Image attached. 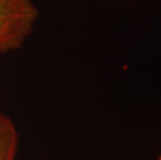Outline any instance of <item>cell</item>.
Returning <instances> with one entry per match:
<instances>
[{"label": "cell", "mask_w": 161, "mask_h": 160, "mask_svg": "<svg viewBox=\"0 0 161 160\" xmlns=\"http://www.w3.org/2000/svg\"><path fill=\"white\" fill-rule=\"evenodd\" d=\"M18 135L8 117L0 112V160H16Z\"/></svg>", "instance_id": "cell-2"}, {"label": "cell", "mask_w": 161, "mask_h": 160, "mask_svg": "<svg viewBox=\"0 0 161 160\" xmlns=\"http://www.w3.org/2000/svg\"><path fill=\"white\" fill-rule=\"evenodd\" d=\"M36 18L32 0H0V54L19 48Z\"/></svg>", "instance_id": "cell-1"}, {"label": "cell", "mask_w": 161, "mask_h": 160, "mask_svg": "<svg viewBox=\"0 0 161 160\" xmlns=\"http://www.w3.org/2000/svg\"><path fill=\"white\" fill-rule=\"evenodd\" d=\"M158 160H161V156H160V158H159V159H158Z\"/></svg>", "instance_id": "cell-3"}]
</instances>
